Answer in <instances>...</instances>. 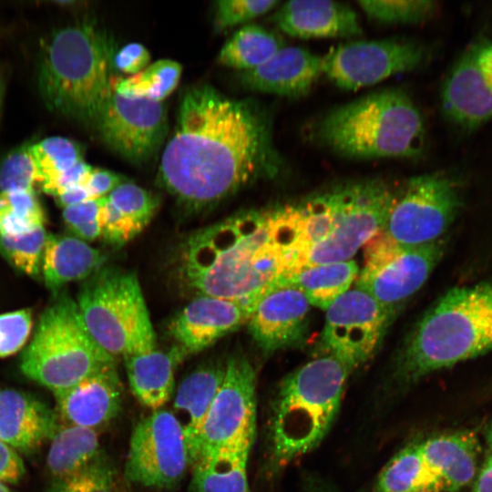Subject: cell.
Returning <instances> with one entry per match:
<instances>
[{
	"instance_id": "16",
	"label": "cell",
	"mask_w": 492,
	"mask_h": 492,
	"mask_svg": "<svg viewBox=\"0 0 492 492\" xmlns=\"http://www.w3.org/2000/svg\"><path fill=\"white\" fill-rule=\"evenodd\" d=\"M97 126L114 151L138 164L149 159L163 142L166 108L160 101L124 97L111 88Z\"/></svg>"
},
{
	"instance_id": "45",
	"label": "cell",
	"mask_w": 492,
	"mask_h": 492,
	"mask_svg": "<svg viewBox=\"0 0 492 492\" xmlns=\"http://www.w3.org/2000/svg\"><path fill=\"white\" fill-rule=\"evenodd\" d=\"M93 167L84 160H80L53 179L41 185L42 190L46 193L56 197L68 188L84 185Z\"/></svg>"
},
{
	"instance_id": "42",
	"label": "cell",
	"mask_w": 492,
	"mask_h": 492,
	"mask_svg": "<svg viewBox=\"0 0 492 492\" xmlns=\"http://www.w3.org/2000/svg\"><path fill=\"white\" fill-rule=\"evenodd\" d=\"M97 220L100 237L117 246L128 242L143 230L134 220L125 216L107 196L102 200Z\"/></svg>"
},
{
	"instance_id": "33",
	"label": "cell",
	"mask_w": 492,
	"mask_h": 492,
	"mask_svg": "<svg viewBox=\"0 0 492 492\" xmlns=\"http://www.w3.org/2000/svg\"><path fill=\"white\" fill-rule=\"evenodd\" d=\"M181 66L170 59H159L138 74L126 78H110L111 88L128 98H147L162 102L177 87Z\"/></svg>"
},
{
	"instance_id": "7",
	"label": "cell",
	"mask_w": 492,
	"mask_h": 492,
	"mask_svg": "<svg viewBox=\"0 0 492 492\" xmlns=\"http://www.w3.org/2000/svg\"><path fill=\"white\" fill-rule=\"evenodd\" d=\"M112 364L115 358L87 332L77 302L62 294L42 313L20 368L26 377L55 394Z\"/></svg>"
},
{
	"instance_id": "19",
	"label": "cell",
	"mask_w": 492,
	"mask_h": 492,
	"mask_svg": "<svg viewBox=\"0 0 492 492\" xmlns=\"http://www.w3.org/2000/svg\"><path fill=\"white\" fill-rule=\"evenodd\" d=\"M310 305L299 290L278 286L256 305L248 320L249 331L266 353L292 346L306 331Z\"/></svg>"
},
{
	"instance_id": "40",
	"label": "cell",
	"mask_w": 492,
	"mask_h": 492,
	"mask_svg": "<svg viewBox=\"0 0 492 492\" xmlns=\"http://www.w3.org/2000/svg\"><path fill=\"white\" fill-rule=\"evenodd\" d=\"M29 148H16L3 159L0 165V192L34 190L36 169Z\"/></svg>"
},
{
	"instance_id": "47",
	"label": "cell",
	"mask_w": 492,
	"mask_h": 492,
	"mask_svg": "<svg viewBox=\"0 0 492 492\" xmlns=\"http://www.w3.org/2000/svg\"><path fill=\"white\" fill-rule=\"evenodd\" d=\"M125 181V179L115 172L107 169L93 168L87 176L84 186L91 197L96 200L106 197L115 188Z\"/></svg>"
},
{
	"instance_id": "25",
	"label": "cell",
	"mask_w": 492,
	"mask_h": 492,
	"mask_svg": "<svg viewBox=\"0 0 492 492\" xmlns=\"http://www.w3.org/2000/svg\"><path fill=\"white\" fill-rule=\"evenodd\" d=\"M224 374L225 364L204 365L185 377L176 392L171 412L182 428L190 466L196 459L202 424Z\"/></svg>"
},
{
	"instance_id": "36",
	"label": "cell",
	"mask_w": 492,
	"mask_h": 492,
	"mask_svg": "<svg viewBox=\"0 0 492 492\" xmlns=\"http://www.w3.org/2000/svg\"><path fill=\"white\" fill-rule=\"evenodd\" d=\"M358 5L370 19L387 25L421 23L436 10L432 0L359 1Z\"/></svg>"
},
{
	"instance_id": "53",
	"label": "cell",
	"mask_w": 492,
	"mask_h": 492,
	"mask_svg": "<svg viewBox=\"0 0 492 492\" xmlns=\"http://www.w3.org/2000/svg\"><path fill=\"white\" fill-rule=\"evenodd\" d=\"M94 492H128V491L120 486L118 479L112 484L103 487Z\"/></svg>"
},
{
	"instance_id": "52",
	"label": "cell",
	"mask_w": 492,
	"mask_h": 492,
	"mask_svg": "<svg viewBox=\"0 0 492 492\" xmlns=\"http://www.w3.org/2000/svg\"><path fill=\"white\" fill-rule=\"evenodd\" d=\"M307 490L308 492H336L333 488L320 481H312V484L308 487Z\"/></svg>"
},
{
	"instance_id": "32",
	"label": "cell",
	"mask_w": 492,
	"mask_h": 492,
	"mask_svg": "<svg viewBox=\"0 0 492 492\" xmlns=\"http://www.w3.org/2000/svg\"><path fill=\"white\" fill-rule=\"evenodd\" d=\"M282 46L274 33L258 25H246L226 41L218 55V62L241 72L247 71L266 63Z\"/></svg>"
},
{
	"instance_id": "17",
	"label": "cell",
	"mask_w": 492,
	"mask_h": 492,
	"mask_svg": "<svg viewBox=\"0 0 492 492\" xmlns=\"http://www.w3.org/2000/svg\"><path fill=\"white\" fill-rule=\"evenodd\" d=\"M442 108L453 122L475 128L492 119V39L472 45L446 77Z\"/></svg>"
},
{
	"instance_id": "37",
	"label": "cell",
	"mask_w": 492,
	"mask_h": 492,
	"mask_svg": "<svg viewBox=\"0 0 492 492\" xmlns=\"http://www.w3.org/2000/svg\"><path fill=\"white\" fill-rule=\"evenodd\" d=\"M45 227L20 235H0V250L20 271L28 275H36L46 239Z\"/></svg>"
},
{
	"instance_id": "4",
	"label": "cell",
	"mask_w": 492,
	"mask_h": 492,
	"mask_svg": "<svg viewBox=\"0 0 492 492\" xmlns=\"http://www.w3.org/2000/svg\"><path fill=\"white\" fill-rule=\"evenodd\" d=\"M316 136L345 158H411L421 153L425 129L408 94L384 88L329 110L318 122Z\"/></svg>"
},
{
	"instance_id": "3",
	"label": "cell",
	"mask_w": 492,
	"mask_h": 492,
	"mask_svg": "<svg viewBox=\"0 0 492 492\" xmlns=\"http://www.w3.org/2000/svg\"><path fill=\"white\" fill-rule=\"evenodd\" d=\"M492 351V280L446 292L405 343L397 374L405 383Z\"/></svg>"
},
{
	"instance_id": "44",
	"label": "cell",
	"mask_w": 492,
	"mask_h": 492,
	"mask_svg": "<svg viewBox=\"0 0 492 492\" xmlns=\"http://www.w3.org/2000/svg\"><path fill=\"white\" fill-rule=\"evenodd\" d=\"M150 61L148 49L140 43H128L114 56V66L128 75H135L145 69Z\"/></svg>"
},
{
	"instance_id": "6",
	"label": "cell",
	"mask_w": 492,
	"mask_h": 492,
	"mask_svg": "<svg viewBox=\"0 0 492 492\" xmlns=\"http://www.w3.org/2000/svg\"><path fill=\"white\" fill-rule=\"evenodd\" d=\"M109 46L89 24L54 31L40 52L37 82L46 107L79 121L96 124L111 92Z\"/></svg>"
},
{
	"instance_id": "12",
	"label": "cell",
	"mask_w": 492,
	"mask_h": 492,
	"mask_svg": "<svg viewBox=\"0 0 492 492\" xmlns=\"http://www.w3.org/2000/svg\"><path fill=\"white\" fill-rule=\"evenodd\" d=\"M189 466L185 436L171 411L153 410L136 424L124 466L128 481L145 487L171 488Z\"/></svg>"
},
{
	"instance_id": "48",
	"label": "cell",
	"mask_w": 492,
	"mask_h": 492,
	"mask_svg": "<svg viewBox=\"0 0 492 492\" xmlns=\"http://www.w3.org/2000/svg\"><path fill=\"white\" fill-rule=\"evenodd\" d=\"M24 474V464L15 450L0 439V481L15 482Z\"/></svg>"
},
{
	"instance_id": "28",
	"label": "cell",
	"mask_w": 492,
	"mask_h": 492,
	"mask_svg": "<svg viewBox=\"0 0 492 492\" xmlns=\"http://www.w3.org/2000/svg\"><path fill=\"white\" fill-rule=\"evenodd\" d=\"M104 260L100 251L75 236L48 234L42 255L46 285L56 291L69 282L87 279Z\"/></svg>"
},
{
	"instance_id": "35",
	"label": "cell",
	"mask_w": 492,
	"mask_h": 492,
	"mask_svg": "<svg viewBox=\"0 0 492 492\" xmlns=\"http://www.w3.org/2000/svg\"><path fill=\"white\" fill-rule=\"evenodd\" d=\"M29 149L36 169V182L40 185L83 160L80 146L67 138H46L31 145Z\"/></svg>"
},
{
	"instance_id": "38",
	"label": "cell",
	"mask_w": 492,
	"mask_h": 492,
	"mask_svg": "<svg viewBox=\"0 0 492 492\" xmlns=\"http://www.w3.org/2000/svg\"><path fill=\"white\" fill-rule=\"evenodd\" d=\"M107 198L142 229L149 223L159 205V200L149 191L128 181L115 188Z\"/></svg>"
},
{
	"instance_id": "1",
	"label": "cell",
	"mask_w": 492,
	"mask_h": 492,
	"mask_svg": "<svg viewBox=\"0 0 492 492\" xmlns=\"http://www.w3.org/2000/svg\"><path fill=\"white\" fill-rule=\"evenodd\" d=\"M270 124L249 101L208 85L189 88L166 145L158 181L181 203L203 209L277 170Z\"/></svg>"
},
{
	"instance_id": "46",
	"label": "cell",
	"mask_w": 492,
	"mask_h": 492,
	"mask_svg": "<svg viewBox=\"0 0 492 492\" xmlns=\"http://www.w3.org/2000/svg\"><path fill=\"white\" fill-rule=\"evenodd\" d=\"M103 198L86 200L64 208L63 219L65 223L72 230L77 226L97 220Z\"/></svg>"
},
{
	"instance_id": "22",
	"label": "cell",
	"mask_w": 492,
	"mask_h": 492,
	"mask_svg": "<svg viewBox=\"0 0 492 492\" xmlns=\"http://www.w3.org/2000/svg\"><path fill=\"white\" fill-rule=\"evenodd\" d=\"M273 20L282 32L300 38L351 37L362 34L356 12L336 1H289L279 7Z\"/></svg>"
},
{
	"instance_id": "5",
	"label": "cell",
	"mask_w": 492,
	"mask_h": 492,
	"mask_svg": "<svg viewBox=\"0 0 492 492\" xmlns=\"http://www.w3.org/2000/svg\"><path fill=\"white\" fill-rule=\"evenodd\" d=\"M350 372L338 359L323 355L283 380L270 419L272 470L283 469L325 437L340 408Z\"/></svg>"
},
{
	"instance_id": "9",
	"label": "cell",
	"mask_w": 492,
	"mask_h": 492,
	"mask_svg": "<svg viewBox=\"0 0 492 492\" xmlns=\"http://www.w3.org/2000/svg\"><path fill=\"white\" fill-rule=\"evenodd\" d=\"M333 191L335 221L332 231L323 241L296 257L285 273L350 261L383 230L395 197L384 181L370 179L351 182Z\"/></svg>"
},
{
	"instance_id": "26",
	"label": "cell",
	"mask_w": 492,
	"mask_h": 492,
	"mask_svg": "<svg viewBox=\"0 0 492 492\" xmlns=\"http://www.w3.org/2000/svg\"><path fill=\"white\" fill-rule=\"evenodd\" d=\"M255 433L246 435L192 466V492H249L247 466Z\"/></svg>"
},
{
	"instance_id": "2",
	"label": "cell",
	"mask_w": 492,
	"mask_h": 492,
	"mask_svg": "<svg viewBox=\"0 0 492 492\" xmlns=\"http://www.w3.org/2000/svg\"><path fill=\"white\" fill-rule=\"evenodd\" d=\"M178 262L189 290L237 302L251 316L284 272L272 208L241 212L191 234Z\"/></svg>"
},
{
	"instance_id": "30",
	"label": "cell",
	"mask_w": 492,
	"mask_h": 492,
	"mask_svg": "<svg viewBox=\"0 0 492 492\" xmlns=\"http://www.w3.org/2000/svg\"><path fill=\"white\" fill-rule=\"evenodd\" d=\"M374 492H446L424 458L418 443L397 453L381 471Z\"/></svg>"
},
{
	"instance_id": "54",
	"label": "cell",
	"mask_w": 492,
	"mask_h": 492,
	"mask_svg": "<svg viewBox=\"0 0 492 492\" xmlns=\"http://www.w3.org/2000/svg\"><path fill=\"white\" fill-rule=\"evenodd\" d=\"M486 440L489 447V454L492 456V424L488 426L487 430Z\"/></svg>"
},
{
	"instance_id": "31",
	"label": "cell",
	"mask_w": 492,
	"mask_h": 492,
	"mask_svg": "<svg viewBox=\"0 0 492 492\" xmlns=\"http://www.w3.org/2000/svg\"><path fill=\"white\" fill-rule=\"evenodd\" d=\"M100 454L97 430L63 425L51 436L46 465L58 480L80 470Z\"/></svg>"
},
{
	"instance_id": "24",
	"label": "cell",
	"mask_w": 492,
	"mask_h": 492,
	"mask_svg": "<svg viewBox=\"0 0 492 492\" xmlns=\"http://www.w3.org/2000/svg\"><path fill=\"white\" fill-rule=\"evenodd\" d=\"M428 466L441 479L446 492H458L474 479L480 446L471 431L439 435L418 443Z\"/></svg>"
},
{
	"instance_id": "50",
	"label": "cell",
	"mask_w": 492,
	"mask_h": 492,
	"mask_svg": "<svg viewBox=\"0 0 492 492\" xmlns=\"http://www.w3.org/2000/svg\"><path fill=\"white\" fill-rule=\"evenodd\" d=\"M470 492H492V456L488 453Z\"/></svg>"
},
{
	"instance_id": "41",
	"label": "cell",
	"mask_w": 492,
	"mask_h": 492,
	"mask_svg": "<svg viewBox=\"0 0 492 492\" xmlns=\"http://www.w3.org/2000/svg\"><path fill=\"white\" fill-rule=\"evenodd\" d=\"M279 5L275 0H220L215 5V26L229 28L252 20Z\"/></svg>"
},
{
	"instance_id": "49",
	"label": "cell",
	"mask_w": 492,
	"mask_h": 492,
	"mask_svg": "<svg viewBox=\"0 0 492 492\" xmlns=\"http://www.w3.org/2000/svg\"><path fill=\"white\" fill-rule=\"evenodd\" d=\"M57 203L66 208L86 200H94L84 185H77L67 189L56 197Z\"/></svg>"
},
{
	"instance_id": "51",
	"label": "cell",
	"mask_w": 492,
	"mask_h": 492,
	"mask_svg": "<svg viewBox=\"0 0 492 492\" xmlns=\"http://www.w3.org/2000/svg\"><path fill=\"white\" fill-rule=\"evenodd\" d=\"M75 237L82 241H94L100 237V228L98 220H94L71 230Z\"/></svg>"
},
{
	"instance_id": "10",
	"label": "cell",
	"mask_w": 492,
	"mask_h": 492,
	"mask_svg": "<svg viewBox=\"0 0 492 492\" xmlns=\"http://www.w3.org/2000/svg\"><path fill=\"white\" fill-rule=\"evenodd\" d=\"M444 241L405 246L381 231L364 246V267L356 287L393 315L395 308L426 282L444 254Z\"/></svg>"
},
{
	"instance_id": "55",
	"label": "cell",
	"mask_w": 492,
	"mask_h": 492,
	"mask_svg": "<svg viewBox=\"0 0 492 492\" xmlns=\"http://www.w3.org/2000/svg\"><path fill=\"white\" fill-rule=\"evenodd\" d=\"M0 492H11L7 487L4 484V482L0 481Z\"/></svg>"
},
{
	"instance_id": "20",
	"label": "cell",
	"mask_w": 492,
	"mask_h": 492,
	"mask_svg": "<svg viewBox=\"0 0 492 492\" xmlns=\"http://www.w3.org/2000/svg\"><path fill=\"white\" fill-rule=\"evenodd\" d=\"M54 395L65 425L97 430L121 409L123 391L116 363Z\"/></svg>"
},
{
	"instance_id": "13",
	"label": "cell",
	"mask_w": 492,
	"mask_h": 492,
	"mask_svg": "<svg viewBox=\"0 0 492 492\" xmlns=\"http://www.w3.org/2000/svg\"><path fill=\"white\" fill-rule=\"evenodd\" d=\"M391 317L366 292L348 290L327 309L319 353L338 359L352 372L372 357Z\"/></svg>"
},
{
	"instance_id": "14",
	"label": "cell",
	"mask_w": 492,
	"mask_h": 492,
	"mask_svg": "<svg viewBox=\"0 0 492 492\" xmlns=\"http://www.w3.org/2000/svg\"><path fill=\"white\" fill-rule=\"evenodd\" d=\"M415 40L392 37L339 45L323 56V75L343 90H357L409 72L425 58Z\"/></svg>"
},
{
	"instance_id": "18",
	"label": "cell",
	"mask_w": 492,
	"mask_h": 492,
	"mask_svg": "<svg viewBox=\"0 0 492 492\" xmlns=\"http://www.w3.org/2000/svg\"><path fill=\"white\" fill-rule=\"evenodd\" d=\"M248 313L234 301L198 296L169 322L168 331L180 361L200 353L249 320Z\"/></svg>"
},
{
	"instance_id": "15",
	"label": "cell",
	"mask_w": 492,
	"mask_h": 492,
	"mask_svg": "<svg viewBox=\"0 0 492 492\" xmlns=\"http://www.w3.org/2000/svg\"><path fill=\"white\" fill-rule=\"evenodd\" d=\"M255 371L244 356L227 361L222 384L202 424L194 463L255 433Z\"/></svg>"
},
{
	"instance_id": "27",
	"label": "cell",
	"mask_w": 492,
	"mask_h": 492,
	"mask_svg": "<svg viewBox=\"0 0 492 492\" xmlns=\"http://www.w3.org/2000/svg\"><path fill=\"white\" fill-rule=\"evenodd\" d=\"M125 366L129 387L137 400L152 410L162 408L174 389V370L181 363L173 348L126 355Z\"/></svg>"
},
{
	"instance_id": "29",
	"label": "cell",
	"mask_w": 492,
	"mask_h": 492,
	"mask_svg": "<svg viewBox=\"0 0 492 492\" xmlns=\"http://www.w3.org/2000/svg\"><path fill=\"white\" fill-rule=\"evenodd\" d=\"M358 273V266L352 260L325 263L287 272L279 278L276 287H293L304 294L311 305L327 310L348 291Z\"/></svg>"
},
{
	"instance_id": "21",
	"label": "cell",
	"mask_w": 492,
	"mask_h": 492,
	"mask_svg": "<svg viewBox=\"0 0 492 492\" xmlns=\"http://www.w3.org/2000/svg\"><path fill=\"white\" fill-rule=\"evenodd\" d=\"M241 73L242 84L250 89L300 97L323 75V56L300 46H282L263 65Z\"/></svg>"
},
{
	"instance_id": "23",
	"label": "cell",
	"mask_w": 492,
	"mask_h": 492,
	"mask_svg": "<svg viewBox=\"0 0 492 492\" xmlns=\"http://www.w3.org/2000/svg\"><path fill=\"white\" fill-rule=\"evenodd\" d=\"M56 428V416L45 404L17 390H0V439L14 449L30 451Z\"/></svg>"
},
{
	"instance_id": "34",
	"label": "cell",
	"mask_w": 492,
	"mask_h": 492,
	"mask_svg": "<svg viewBox=\"0 0 492 492\" xmlns=\"http://www.w3.org/2000/svg\"><path fill=\"white\" fill-rule=\"evenodd\" d=\"M45 212L35 190L0 192V235H20L45 227Z\"/></svg>"
},
{
	"instance_id": "39",
	"label": "cell",
	"mask_w": 492,
	"mask_h": 492,
	"mask_svg": "<svg viewBox=\"0 0 492 492\" xmlns=\"http://www.w3.org/2000/svg\"><path fill=\"white\" fill-rule=\"evenodd\" d=\"M118 479L113 465L100 454L80 470L55 480L51 492H94Z\"/></svg>"
},
{
	"instance_id": "43",
	"label": "cell",
	"mask_w": 492,
	"mask_h": 492,
	"mask_svg": "<svg viewBox=\"0 0 492 492\" xmlns=\"http://www.w3.org/2000/svg\"><path fill=\"white\" fill-rule=\"evenodd\" d=\"M33 326L30 309L0 314V357L18 352L26 343Z\"/></svg>"
},
{
	"instance_id": "8",
	"label": "cell",
	"mask_w": 492,
	"mask_h": 492,
	"mask_svg": "<svg viewBox=\"0 0 492 492\" xmlns=\"http://www.w3.org/2000/svg\"><path fill=\"white\" fill-rule=\"evenodd\" d=\"M76 302L90 336L112 357L156 349L155 333L135 273L100 268L83 283Z\"/></svg>"
},
{
	"instance_id": "11",
	"label": "cell",
	"mask_w": 492,
	"mask_h": 492,
	"mask_svg": "<svg viewBox=\"0 0 492 492\" xmlns=\"http://www.w3.org/2000/svg\"><path fill=\"white\" fill-rule=\"evenodd\" d=\"M462 205L458 184L441 173L411 178L395 194L382 230L396 242L418 246L442 239Z\"/></svg>"
}]
</instances>
